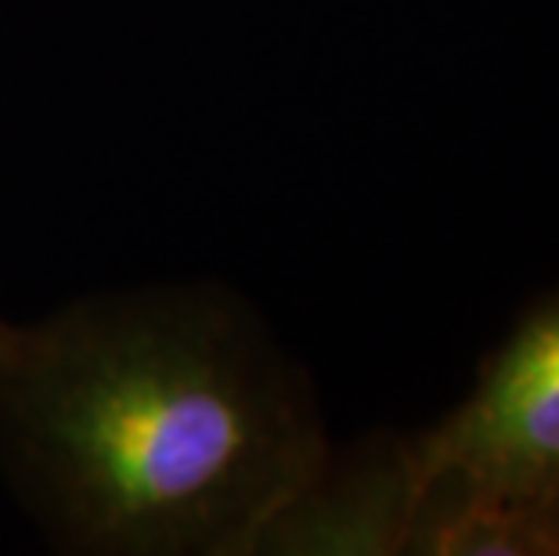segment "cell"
I'll return each instance as SVG.
<instances>
[{
	"mask_svg": "<svg viewBox=\"0 0 559 556\" xmlns=\"http://www.w3.org/2000/svg\"><path fill=\"white\" fill-rule=\"evenodd\" d=\"M549 531H552V546H556V556H559V495L549 499Z\"/></svg>",
	"mask_w": 559,
	"mask_h": 556,
	"instance_id": "4",
	"label": "cell"
},
{
	"mask_svg": "<svg viewBox=\"0 0 559 556\" xmlns=\"http://www.w3.org/2000/svg\"><path fill=\"white\" fill-rule=\"evenodd\" d=\"M423 499L415 441H368L325 456L314 477L271 517L257 553H404Z\"/></svg>",
	"mask_w": 559,
	"mask_h": 556,
	"instance_id": "3",
	"label": "cell"
},
{
	"mask_svg": "<svg viewBox=\"0 0 559 556\" xmlns=\"http://www.w3.org/2000/svg\"><path fill=\"white\" fill-rule=\"evenodd\" d=\"M11 326H15V322H8V318H0V347H4V340H8V333H11Z\"/></svg>",
	"mask_w": 559,
	"mask_h": 556,
	"instance_id": "5",
	"label": "cell"
},
{
	"mask_svg": "<svg viewBox=\"0 0 559 556\" xmlns=\"http://www.w3.org/2000/svg\"><path fill=\"white\" fill-rule=\"evenodd\" d=\"M325 456L307 380L224 286L102 293L0 347V463L51 546L249 556Z\"/></svg>",
	"mask_w": 559,
	"mask_h": 556,
	"instance_id": "1",
	"label": "cell"
},
{
	"mask_svg": "<svg viewBox=\"0 0 559 556\" xmlns=\"http://www.w3.org/2000/svg\"><path fill=\"white\" fill-rule=\"evenodd\" d=\"M423 488L545 506L559 495V304L523 322L484 365L469 398L415 437Z\"/></svg>",
	"mask_w": 559,
	"mask_h": 556,
	"instance_id": "2",
	"label": "cell"
}]
</instances>
